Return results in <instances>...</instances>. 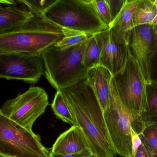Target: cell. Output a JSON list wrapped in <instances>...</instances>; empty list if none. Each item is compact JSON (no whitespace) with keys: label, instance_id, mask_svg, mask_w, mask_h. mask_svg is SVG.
<instances>
[{"label":"cell","instance_id":"6da1fadb","mask_svg":"<svg viewBox=\"0 0 157 157\" xmlns=\"http://www.w3.org/2000/svg\"><path fill=\"white\" fill-rule=\"evenodd\" d=\"M77 124L86 135L97 157H116L101 105L85 80L60 91Z\"/></svg>","mask_w":157,"mask_h":157},{"label":"cell","instance_id":"7a4b0ae2","mask_svg":"<svg viewBox=\"0 0 157 157\" xmlns=\"http://www.w3.org/2000/svg\"><path fill=\"white\" fill-rule=\"evenodd\" d=\"M72 32L43 16L35 15L19 28L0 33V54L41 55Z\"/></svg>","mask_w":157,"mask_h":157},{"label":"cell","instance_id":"3957f363","mask_svg":"<svg viewBox=\"0 0 157 157\" xmlns=\"http://www.w3.org/2000/svg\"><path fill=\"white\" fill-rule=\"evenodd\" d=\"M87 40L66 48L55 45L41 55L46 78L57 91L70 88L86 79L89 70L83 65V58Z\"/></svg>","mask_w":157,"mask_h":157},{"label":"cell","instance_id":"277c9868","mask_svg":"<svg viewBox=\"0 0 157 157\" xmlns=\"http://www.w3.org/2000/svg\"><path fill=\"white\" fill-rule=\"evenodd\" d=\"M38 16L65 30L89 36L109 29L95 11L91 0H56Z\"/></svg>","mask_w":157,"mask_h":157},{"label":"cell","instance_id":"5b68a950","mask_svg":"<svg viewBox=\"0 0 157 157\" xmlns=\"http://www.w3.org/2000/svg\"><path fill=\"white\" fill-rule=\"evenodd\" d=\"M113 78L118 96L131 119V126L140 135L143 130L141 117L147 105V83L129 48L124 67Z\"/></svg>","mask_w":157,"mask_h":157},{"label":"cell","instance_id":"8992f818","mask_svg":"<svg viewBox=\"0 0 157 157\" xmlns=\"http://www.w3.org/2000/svg\"><path fill=\"white\" fill-rule=\"evenodd\" d=\"M40 136L0 114V154L15 157H49Z\"/></svg>","mask_w":157,"mask_h":157},{"label":"cell","instance_id":"52a82bcc","mask_svg":"<svg viewBox=\"0 0 157 157\" xmlns=\"http://www.w3.org/2000/svg\"><path fill=\"white\" fill-rule=\"evenodd\" d=\"M49 105L48 95L39 87H32L13 99L7 100L0 109L2 115L18 125L33 131L37 118Z\"/></svg>","mask_w":157,"mask_h":157},{"label":"cell","instance_id":"ba28073f","mask_svg":"<svg viewBox=\"0 0 157 157\" xmlns=\"http://www.w3.org/2000/svg\"><path fill=\"white\" fill-rule=\"evenodd\" d=\"M104 116L117 154L121 157H133L131 119L118 96L113 77L111 82L110 102L104 112Z\"/></svg>","mask_w":157,"mask_h":157},{"label":"cell","instance_id":"9c48e42d","mask_svg":"<svg viewBox=\"0 0 157 157\" xmlns=\"http://www.w3.org/2000/svg\"><path fill=\"white\" fill-rule=\"evenodd\" d=\"M44 74L41 55L25 53L0 54V78L36 83Z\"/></svg>","mask_w":157,"mask_h":157},{"label":"cell","instance_id":"30bf717a","mask_svg":"<svg viewBox=\"0 0 157 157\" xmlns=\"http://www.w3.org/2000/svg\"><path fill=\"white\" fill-rule=\"evenodd\" d=\"M128 47L132 56L139 64L147 83H150L151 61L157 53L156 26L151 24L134 27Z\"/></svg>","mask_w":157,"mask_h":157},{"label":"cell","instance_id":"8fae6325","mask_svg":"<svg viewBox=\"0 0 157 157\" xmlns=\"http://www.w3.org/2000/svg\"><path fill=\"white\" fill-rule=\"evenodd\" d=\"M100 52L98 66L108 70L113 76L125 66L128 56V45L119 41L108 30L94 35Z\"/></svg>","mask_w":157,"mask_h":157},{"label":"cell","instance_id":"7c38bea8","mask_svg":"<svg viewBox=\"0 0 157 157\" xmlns=\"http://www.w3.org/2000/svg\"><path fill=\"white\" fill-rule=\"evenodd\" d=\"M92 151L90 144L81 128L73 125L59 135L51 152L57 155H68Z\"/></svg>","mask_w":157,"mask_h":157},{"label":"cell","instance_id":"4fadbf2b","mask_svg":"<svg viewBox=\"0 0 157 157\" xmlns=\"http://www.w3.org/2000/svg\"><path fill=\"white\" fill-rule=\"evenodd\" d=\"M34 16L18 0H4L0 3V33L19 28Z\"/></svg>","mask_w":157,"mask_h":157},{"label":"cell","instance_id":"5bb4252c","mask_svg":"<svg viewBox=\"0 0 157 157\" xmlns=\"http://www.w3.org/2000/svg\"><path fill=\"white\" fill-rule=\"evenodd\" d=\"M113 76L105 67L97 66L89 70L85 80L94 92L103 112L110 102Z\"/></svg>","mask_w":157,"mask_h":157},{"label":"cell","instance_id":"9a60e30c","mask_svg":"<svg viewBox=\"0 0 157 157\" xmlns=\"http://www.w3.org/2000/svg\"><path fill=\"white\" fill-rule=\"evenodd\" d=\"M141 0H126L116 19L109 25V30L119 41L128 45L134 28V13Z\"/></svg>","mask_w":157,"mask_h":157},{"label":"cell","instance_id":"2e32d148","mask_svg":"<svg viewBox=\"0 0 157 157\" xmlns=\"http://www.w3.org/2000/svg\"><path fill=\"white\" fill-rule=\"evenodd\" d=\"M141 120L143 130L151 125L157 124V85L152 82L147 84V105Z\"/></svg>","mask_w":157,"mask_h":157},{"label":"cell","instance_id":"e0dca14e","mask_svg":"<svg viewBox=\"0 0 157 157\" xmlns=\"http://www.w3.org/2000/svg\"><path fill=\"white\" fill-rule=\"evenodd\" d=\"M157 15V8L153 0H141L134 13V27L144 25L151 24Z\"/></svg>","mask_w":157,"mask_h":157},{"label":"cell","instance_id":"ac0fdd59","mask_svg":"<svg viewBox=\"0 0 157 157\" xmlns=\"http://www.w3.org/2000/svg\"><path fill=\"white\" fill-rule=\"evenodd\" d=\"M51 108L59 119L71 125H77L60 91H57L51 104Z\"/></svg>","mask_w":157,"mask_h":157},{"label":"cell","instance_id":"d6986e66","mask_svg":"<svg viewBox=\"0 0 157 157\" xmlns=\"http://www.w3.org/2000/svg\"><path fill=\"white\" fill-rule=\"evenodd\" d=\"M100 52L94 35L90 36L87 40L83 54V64L88 70L99 65Z\"/></svg>","mask_w":157,"mask_h":157},{"label":"cell","instance_id":"ffe728a7","mask_svg":"<svg viewBox=\"0 0 157 157\" xmlns=\"http://www.w3.org/2000/svg\"><path fill=\"white\" fill-rule=\"evenodd\" d=\"M139 135L142 143L150 153L157 156V124L146 128Z\"/></svg>","mask_w":157,"mask_h":157},{"label":"cell","instance_id":"44dd1931","mask_svg":"<svg viewBox=\"0 0 157 157\" xmlns=\"http://www.w3.org/2000/svg\"><path fill=\"white\" fill-rule=\"evenodd\" d=\"M90 36L83 33L72 32L66 36L56 45L60 48L71 47L82 44L86 41Z\"/></svg>","mask_w":157,"mask_h":157},{"label":"cell","instance_id":"7402d4cb","mask_svg":"<svg viewBox=\"0 0 157 157\" xmlns=\"http://www.w3.org/2000/svg\"><path fill=\"white\" fill-rule=\"evenodd\" d=\"M22 5L24 6L28 10L33 13L34 15H40L43 11L47 9L55 1L52 0H37V1H26L18 0Z\"/></svg>","mask_w":157,"mask_h":157},{"label":"cell","instance_id":"603a6c76","mask_svg":"<svg viewBox=\"0 0 157 157\" xmlns=\"http://www.w3.org/2000/svg\"><path fill=\"white\" fill-rule=\"evenodd\" d=\"M91 2L98 15L109 26L111 22V16L106 0H91Z\"/></svg>","mask_w":157,"mask_h":157},{"label":"cell","instance_id":"cb8c5ba5","mask_svg":"<svg viewBox=\"0 0 157 157\" xmlns=\"http://www.w3.org/2000/svg\"><path fill=\"white\" fill-rule=\"evenodd\" d=\"M126 2V0H106L111 16V24L122 10Z\"/></svg>","mask_w":157,"mask_h":157},{"label":"cell","instance_id":"d4e9b609","mask_svg":"<svg viewBox=\"0 0 157 157\" xmlns=\"http://www.w3.org/2000/svg\"><path fill=\"white\" fill-rule=\"evenodd\" d=\"M131 135L132 155L133 157H134L136 155L139 148L142 144V141L140 136L134 130L132 126L131 127Z\"/></svg>","mask_w":157,"mask_h":157},{"label":"cell","instance_id":"484cf974","mask_svg":"<svg viewBox=\"0 0 157 157\" xmlns=\"http://www.w3.org/2000/svg\"><path fill=\"white\" fill-rule=\"evenodd\" d=\"M151 82L157 85V53L152 58L151 67Z\"/></svg>","mask_w":157,"mask_h":157},{"label":"cell","instance_id":"4316f807","mask_svg":"<svg viewBox=\"0 0 157 157\" xmlns=\"http://www.w3.org/2000/svg\"><path fill=\"white\" fill-rule=\"evenodd\" d=\"M49 157H97L91 151H85L83 153L68 155H57L50 152Z\"/></svg>","mask_w":157,"mask_h":157},{"label":"cell","instance_id":"83f0119b","mask_svg":"<svg viewBox=\"0 0 157 157\" xmlns=\"http://www.w3.org/2000/svg\"><path fill=\"white\" fill-rule=\"evenodd\" d=\"M134 157H152V154L150 153L147 148L142 143L136 153Z\"/></svg>","mask_w":157,"mask_h":157},{"label":"cell","instance_id":"f1b7e54d","mask_svg":"<svg viewBox=\"0 0 157 157\" xmlns=\"http://www.w3.org/2000/svg\"><path fill=\"white\" fill-rule=\"evenodd\" d=\"M152 24L153 25H155V26H157V15L155 17V18H154V20L153 21V22H152Z\"/></svg>","mask_w":157,"mask_h":157},{"label":"cell","instance_id":"f546056e","mask_svg":"<svg viewBox=\"0 0 157 157\" xmlns=\"http://www.w3.org/2000/svg\"><path fill=\"white\" fill-rule=\"evenodd\" d=\"M0 157H15L13 156H9V155H4V154H0Z\"/></svg>","mask_w":157,"mask_h":157},{"label":"cell","instance_id":"4dcf8cb0","mask_svg":"<svg viewBox=\"0 0 157 157\" xmlns=\"http://www.w3.org/2000/svg\"><path fill=\"white\" fill-rule=\"evenodd\" d=\"M153 2H154V4L157 8V0H153Z\"/></svg>","mask_w":157,"mask_h":157},{"label":"cell","instance_id":"1f68e13d","mask_svg":"<svg viewBox=\"0 0 157 157\" xmlns=\"http://www.w3.org/2000/svg\"><path fill=\"white\" fill-rule=\"evenodd\" d=\"M152 157H157V155H152Z\"/></svg>","mask_w":157,"mask_h":157},{"label":"cell","instance_id":"d6a6232c","mask_svg":"<svg viewBox=\"0 0 157 157\" xmlns=\"http://www.w3.org/2000/svg\"><path fill=\"white\" fill-rule=\"evenodd\" d=\"M156 31H157V26H156Z\"/></svg>","mask_w":157,"mask_h":157}]
</instances>
